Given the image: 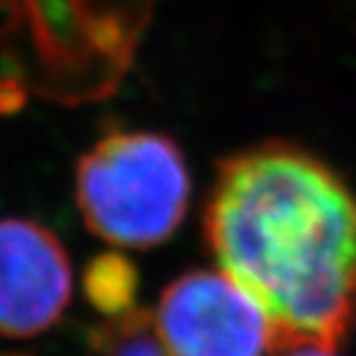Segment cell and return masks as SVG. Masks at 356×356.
Returning <instances> with one entry per match:
<instances>
[{
	"label": "cell",
	"mask_w": 356,
	"mask_h": 356,
	"mask_svg": "<svg viewBox=\"0 0 356 356\" xmlns=\"http://www.w3.org/2000/svg\"><path fill=\"white\" fill-rule=\"evenodd\" d=\"M204 241L264 310L270 354L343 345L356 319V192L324 160L289 141L225 158Z\"/></svg>",
	"instance_id": "cell-1"
},
{
	"label": "cell",
	"mask_w": 356,
	"mask_h": 356,
	"mask_svg": "<svg viewBox=\"0 0 356 356\" xmlns=\"http://www.w3.org/2000/svg\"><path fill=\"white\" fill-rule=\"evenodd\" d=\"M190 174L174 139L113 132L76 165V206L88 229L116 248L160 245L188 211Z\"/></svg>",
	"instance_id": "cell-2"
},
{
	"label": "cell",
	"mask_w": 356,
	"mask_h": 356,
	"mask_svg": "<svg viewBox=\"0 0 356 356\" xmlns=\"http://www.w3.org/2000/svg\"><path fill=\"white\" fill-rule=\"evenodd\" d=\"M155 329L169 356H261L270 326L259 303L216 270H190L162 291Z\"/></svg>",
	"instance_id": "cell-3"
},
{
	"label": "cell",
	"mask_w": 356,
	"mask_h": 356,
	"mask_svg": "<svg viewBox=\"0 0 356 356\" xmlns=\"http://www.w3.org/2000/svg\"><path fill=\"white\" fill-rule=\"evenodd\" d=\"M72 294L67 252L47 227L0 220V336L31 338L63 315Z\"/></svg>",
	"instance_id": "cell-4"
},
{
	"label": "cell",
	"mask_w": 356,
	"mask_h": 356,
	"mask_svg": "<svg viewBox=\"0 0 356 356\" xmlns=\"http://www.w3.org/2000/svg\"><path fill=\"white\" fill-rule=\"evenodd\" d=\"M139 291V270L125 254L102 252L83 270V294L102 315L116 317L132 310Z\"/></svg>",
	"instance_id": "cell-5"
},
{
	"label": "cell",
	"mask_w": 356,
	"mask_h": 356,
	"mask_svg": "<svg viewBox=\"0 0 356 356\" xmlns=\"http://www.w3.org/2000/svg\"><path fill=\"white\" fill-rule=\"evenodd\" d=\"M153 326L151 310L132 308L92 331V347L104 356H169Z\"/></svg>",
	"instance_id": "cell-6"
},
{
	"label": "cell",
	"mask_w": 356,
	"mask_h": 356,
	"mask_svg": "<svg viewBox=\"0 0 356 356\" xmlns=\"http://www.w3.org/2000/svg\"><path fill=\"white\" fill-rule=\"evenodd\" d=\"M26 83L17 72H0V116H12L26 104Z\"/></svg>",
	"instance_id": "cell-7"
},
{
	"label": "cell",
	"mask_w": 356,
	"mask_h": 356,
	"mask_svg": "<svg viewBox=\"0 0 356 356\" xmlns=\"http://www.w3.org/2000/svg\"><path fill=\"white\" fill-rule=\"evenodd\" d=\"M275 356H338L333 350H322V347H294V350L280 352Z\"/></svg>",
	"instance_id": "cell-8"
}]
</instances>
